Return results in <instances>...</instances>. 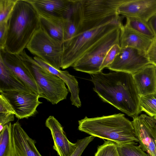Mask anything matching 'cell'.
I'll return each instance as SVG.
<instances>
[{"mask_svg": "<svg viewBox=\"0 0 156 156\" xmlns=\"http://www.w3.org/2000/svg\"><path fill=\"white\" fill-rule=\"evenodd\" d=\"M94 90L104 102L134 118L141 113L140 96L133 74L122 72L102 71L91 75Z\"/></svg>", "mask_w": 156, "mask_h": 156, "instance_id": "6da1fadb", "label": "cell"}, {"mask_svg": "<svg viewBox=\"0 0 156 156\" xmlns=\"http://www.w3.org/2000/svg\"><path fill=\"white\" fill-rule=\"evenodd\" d=\"M120 16L111 22L108 17L84 15L73 36L62 45L61 67L72 66L80 58L108 35L122 25Z\"/></svg>", "mask_w": 156, "mask_h": 156, "instance_id": "7a4b0ae2", "label": "cell"}, {"mask_svg": "<svg viewBox=\"0 0 156 156\" xmlns=\"http://www.w3.org/2000/svg\"><path fill=\"white\" fill-rule=\"evenodd\" d=\"M8 23L5 49L19 55L40 28L39 15L28 0H17Z\"/></svg>", "mask_w": 156, "mask_h": 156, "instance_id": "3957f363", "label": "cell"}, {"mask_svg": "<svg viewBox=\"0 0 156 156\" xmlns=\"http://www.w3.org/2000/svg\"><path fill=\"white\" fill-rule=\"evenodd\" d=\"M78 124L80 131L117 144L131 141L139 142L132 122L123 114L92 118L86 116L79 120Z\"/></svg>", "mask_w": 156, "mask_h": 156, "instance_id": "277c9868", "label": "cell"}, {"mask_svg": "<svg viewBox=\"0 0 156 156\" xmlns=\"http://www.w3.org/2000/svg\"><path fill=\"white\" fill-rule=\"evenodd\" d=\"M19 55L38 86L40 98L45 99L52 105L66 98L69 90L62 80L41 67L25 50Z\"/></svg>", "mask_w": 156, "mask_h": 156, "instance_id": "5b68a950", "label": "cell"}, {"mask_svg": "<svg viewBox=\"0 0 156 156\" xmlns=\"http://www.w3.org/2000/svg\"><path fill=\"white\" fill-rule=\"evenodd\" d=\"M121 27L108 35L77 61L72 66L73 68L91 75L101 72V67L108 52L114 45L119 44Z\"/></svg>", "mask_w": 156, "mask_h": 156, "instance_id": "8992f818", "label": "cell"}, {"mask_svg": "<svg viewBox=\"0 0 156 156\" xmlns=\"http://www.w3.org/2000/svg\"><path fill=\"white\" fill-rule=\"evenodd\" d=\"M62 45L40 27L34 34L26 48L31 53L53 67L60 69Z\"/></svg>", "mask_w": 156, "mask_h": 156, "instance_id": "52a82bcc", "label": "cell"}, {"mask_svg": "<svg viewBox=\"0 0 156 156\" xmlns=\"http://www.w3.org/2000/svg\"><path fill=\"white\" fill-rule=\"evenodd\" d=\"M11 105L19 119L28 118L37 112V108L42 102L38 94L31 91L12 90L0 91Z\"/></svg>", "mask_w": 156, "mask_h": 156, "instance_id": "ba28073f", "label": "cell"}, {"mask_svg": "<svg viewBox=\"0 0 156 156\" xmlns=\"http://www.w3.org/2000/svg\"><path fill=\"white\" fill-rule=\"evenodd\" d=\"M150 64L146 53L133 48H121L107 68L113 71L133 74Z\"/></svg>", "mask_w": 156, "mask_h": 156, "instance_id": "9c48e42d", "label": "cell"}, {"mask_svg": "<svg viewBox=\"0 0 156 156\" xmlns=\"http://www.w3.org/2000/svg\"><path fill=\"white\" fill-rule=\"evenodd\" d=\"M132 122L136 138L144 151L156 156V128L151 117L142 114Z\"/></svg>", "mask_w": 156, "mask_h": 156, "instance_id": "30bf717a", "label": "cell"}, {"mask_svg": "<svg viewBox=\"0 0 156 156\" xmlns=\"http://www.w3.org/2000/svg\"><path fill=\"white\" fill-rule=\"evenodd\" d=\"M0 51V56L6 66L27 87L39 95L38 86L31 73L19 55L9 53L5 49Z\"/></svg>", "mask_w": 156, "mask_h": 156, "instance_id": "8fae6325", "label": "cell"}, {"mask_svg": "<svg viewBox=\"0 0 156 156\" xmlns=\"http://www.w3.org/2000/svg\"><path fill=\"white\" fill-rule=\"evenodd\" d=\"M117 12L125 17H135L148 22L156 14V0H124Z\"/></svg>", "mask_w": 156, "mask_h": 156, "instance_id": "7c38bea8", "label": "cell"}, {"mask_svg": "<svg viewBox=\"0 0 156 156\" xmlns=\"http://www.w3.org/2000/svg\"><path fill=\"white\" fill-rule=\"evenodd\" d=\"M12 156H42L37 149L36 141L30 137L18 121L11 125Z\"/></svg>", "mask_w": 156, "mask_h": 156, "instance_id": "4fadbf2b", "label": "cell"}, {"mask_svg": "<svg viewBox=\"0 0 156 156\" xmlns=\"http://www.w3.org/2000/svg\"><path fill=\"white\" fill-rule=\"evenodd\" d=\"M46 126L50 130L53 141V149L59 156H70L76 149L74 144L67 138L63 127L53 116H49L45 122Z\"/></svg>", "mask_w": 156, "mask_h": 156, "instance_id": "5bb4252c", "label": "cell"}, {"mask_svg": "<svg viewBox=\"0 0 156 156\" xmlns=\"http://www.w3.org/2000/svg\"><path fill=\"white\" fill-rule=\"evenodd\" d=\"M40 15L66 18L72 0H28Z\"/></svg>", "mask_w": 156, "mask_h": 156, "instance_id": "9a60e30c", "label": "cell"}, {"mask_svg": "<svg viewBox=\"0 0 156 156\" xmlns=\"http://www.w3.org/2000/svg\"><path fill=\"white\" fill-rule=\"evenodd\" d=\"M33 58L43 68L63 80L67 85L69 91L71 93L70 99L72 104L78 108L80 107L81 102L79 96L80 89L78 82L75 77L71 75L68 71L56 69L36 56Z\"/></svg>", "mask_w": 156, "mask_h": 156, "instance_id": "2e32d148", "label": "cell"}, {"mask_svg": "<svg viewBox=\"0 0 156 156\" xmlns=\"http://www.w3.org/2000/svg\"><path fill=\"white\" fill-rule=\"evenodd\" d=\"M132 74L140 97L156 93V67L154 65L148 64Z\"/></svg>", "mask_w": 156, "mask_h": 156, "instance_id": "e0dca14e", "label": "cell"}, {"mask_svg": "<svg viewBox=\"0 0 156 156\" xmlns=\"http://www.w3.org/2000/svg\"><path fill=\"white\" fill-rule=\"evenodd\" d=\"M153 39L131 30L125 25L121 27L119 44L121 48H132L146 54Z\"/></svg>", "mask_w": 156, "mask_h": 156, "instance_id": "ac0fdd59", "label": "cell"}, {"mask_svg": "<svg viewBox=\"0 0 156 156\" xmlns=\"http://www.w3.org/2000/svg\"><path fill=\"white\" fill-rule=\"evenodd\" d=\"M39 16L40 27L51 37L63 44L66 18Z\"/></svg>", "mask_w": 156, "mask_h": 156, "instance_id": "d6986e66", "label": "cell"}, {"mask_svg": "<svg viewBox=\"0 0 156 156\" xmlns=\"http://www.w3.org/2000/svg\"><path fill=\"white\" fill-rule=\"evenodd\" d=\"M12 90L32 91L6 66L0 56V91Z\"/></svg>", "mask_w": 156, "mask_h": 156, "instance_id": "ffe728a7", "label": "cell"}, {"mask_svg": "<svg viewBox=\"0 0 156 156\" xmlns=\"http://www.w3.org/2000/svg\"><path fill=\"white\" fill-rule=\"evenodd\" d=\"M126 22L125 25L138 33L153 39L154 34L147 22L138 18L126 17Z\"/></svg>", "mask_w": 156, "mask_h": 156, "instance_id": "44dd1931", "label": "cell"}, {"mask_svg": "<svg viewBox=\"0 0 156 156\" xmlns=\"http://www.w3.org/2000/svg\"><path fill=\"white\" fill-rule=\"evenodd\" d=\"M11 125V122L6 124L0 132V156H12Z\"/></svg>", "mask_w": 156, "mask_h": 156, "instance_id": "7402d4cb", "label": "cell"}, {"mask_svg": "<svg viewBox=\"0 0 156 156\" xmlns=\"http://www.w3.org/2000/svg\"><path fill=\"white\" fill-rule=\"evenodd\" d=\"M134 141L116 144L119 156H150Z\"/></svg>", "mask_w": 156, "mask_h": 156, "instance_id": "603a6c76", "label": "cell"}, {"mask_svg": "<svg viewBox=\"0 0 156 156\" xmlns=\"http://www.w3.org/2000/svg\"><path fill=\"white\" fill-rule=\"evenodd\" d=\"M139 106L141 112L156 118V93L140 97Z\"/></svg>", "mask_w": 156, "mask_h": 156, "instance_id": "cb8c5ba5", "label": "cell"}, {"mask_svg": "<svg viewBox=\"0 0 156 156\" xmlns=\"http://www.w3.org/2000/svg\"><path fill=\"white\" fill-rule=\"evenodd\" d=\"M17 0H0V23H8Z\"/></svg>", "mask_w": 156, "mask_h": 156, "instance_id": "d4e9b609", "label": "cell"}, {"mask_svg": "<svg viewBox=\"0 0 156 156\" xmlns=\"http://www.w3.org/2000/svg\"><path fill=\"white\" fill-rule=\"evenodd\" d=\"M94 156H119L116 144L114 142L107 140L99 146Z\"/></svg>", "mask_w": 156, "mask_h": 156, "instance_id": "484cf974", "label": "cell"}, {"mask_svg": "<svg viewBox=\"0 0 156 156\" xmlns=\"http://www.w3.org/2000/svg\"><path fill=\"white\" fill-rule=\"evenodd\" d=\"M121 48L119 44L113 45L107 53L101 67L100 70L107 68L114 61L117 55L119 53Z\"/></svg>", "mask_w": 156, "mask_h": 156, "instance_id": "4316f807", "label": "cell"}, {"mask_svg": "<svg viewBox=\"0 0 156 156\" xmlns=\"http://www.w3.org/2000/svg\"><path fill=\"white\" fill-rule=\"evenodd\" d=\"M95 137V136L90 135L78 140L76 143V148L70 156H81L88 145L93 140Z\"/></svg>", "mask_w": 156, "mask_h": 156, "instance_id": "83f0119b", "label": "cell"}, {"mask_svg": "<svg viewBox=\"0 0 156 156\" xmlns=\"http://www.w3.org/2000/svg\"><path fill=\"white\" fill-rule=\"evenodd\" d=\"M146 55L151 64L156 67V37L152 40Z\"/></svg>", "mask_w": 156, "mask_h": 156, "instance_id": "f1b7e54d", "label": "cell"}, {"mask_svg": "<svg viewBox=\"0 0 156 156\" xmlns=\"http://www.w3.org/2000/svg\"><path fill=\"white\" fill-rule=\"evenodd\" d=\"M8 23H0V50L1 51L5 49L8 30Z\"/></svg>", "mask_w": 156, "mask_h": 156, "instance_id": "f546056e", "label": "cell"}, {"mask_svg": "<svg viewBox=\"0 0 156 156\" xmlns=\"http://www.w3.org/2000/svg\"><path fill=\"white\" fill-rule=\"evenodd\" d=\"M0 113H10L15 115V112L11 105L5 98L1 94H0Z\"/></svg>", "mask_w": 156, "mask_h": 156, "instance_id": "4dcf8cb0", "label": "cell"}, {"mask_svg": "<svg viewBox=\"0 0 156 156\" xmlns=\"http://www.w3.org/2000/svg\"><path fill=\"white\" fill-rule=\"evenodd\" d=\"M14 115L10 113H0V132L5 125L14 120Z\"/></svg>", "mask_w": 156, "mask_h": 156, "instance_id": "1f68e13d", "label": "cell"}, {"mask_svg": "<svg viewBox=\"0 0 156 156\" xmlns=\"http://www.w3.org/2000/svg\"><path fill=\"white\" fill-rule=\"evenodd\" d=\"M149 25L156 37V14L152 17L148 22Z\"/></svg>", "mask_w": 156, "mask_h": 156, "instance_id": "d6a6232c", "label": "cell"}, {"mask_svg": "<svg viewBox=\"0 0 156 156\" xmlns=\"http://www.w3.org/2000/svg\"><path fill=\"white\" fill-rule=\"evenodd\" d=\"M154 123L156 128V118L152 117Z\"/></svg>", "mask_w": 156, "mask_h": 156, "instance_id": "836d02e7", "label": "cell"}, {"mask_svg": "<svg viewBox=\"0 0 156 156\" xmlns=\"http://www.w3.org/2000/svg\"></svg>", "mask_w": 156, "mask_h": 156, "instance_id": "e575fe53", "label": "cell"}, {"mask_svg": "<svg viewBox=\"0 0 156 156\" xmlns=\"http://www.w3.org/2000/svg\"></svg>", "mask_w": 156, "mask_h": 156, "instance_id": "d590c367", "label": "cell"}]
</instances>
